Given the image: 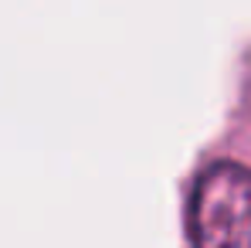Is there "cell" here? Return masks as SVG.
Wrapping results in <instances>:
<instances>
[{"label": "cell", "instance_id": "6da1fadb", "mask_svg": "<svg viewBox=\"0 0 251 248\" xmlns=\"http://www.w3.org/2000/svg\"><path fill=\"white\" fill-rule=\"evenodd\" d=\"M187 248H251V157L210 150L183 194Z\"/></svg>", "mask_w": 251, "mask_h": 248}, {"label": "cell", "instance_id": "7a4b0ae2", "mask_svg": "<svg viewBox=\"0 0 251 248\" xmlns=\"http://www.w3.org/2000/svg\"><path fill=\"white\" fill-rule=\"evenodd\" d=\"M221 146H231V150L251 157V79L245 82V88H241V102H238V109H234V116H231V129H227V136L221 139Z\"/></svg>", "mask_w": 251, "mask_h": 248}]
</instances>
